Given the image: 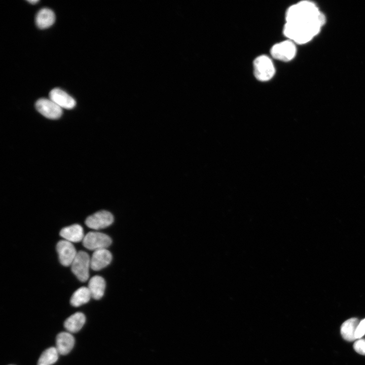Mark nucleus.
I'll return each instance as SVG.
<instances>
[{"label":"nucleus","mask_w":365,"mask_h":365,"mask_svg":"<svg viewBox=\"0 0 365 365\" xmlns=\"http://www.w3.org/2000/svg\"><path fill=\"white\" fill-rule=\"evenodd\" d=\"M325 20L324 15L315 4L308 1H301L287 9L283 34L296 44H304L320 32Z\"/></svg>","instance_id":"obj_1"},{"label":"nucleus","mask_w":365,"mask_h":365,"mask_svg":"<svg viewBox=\"0 0 365 365\" xmlns=\"http://www.w3.org/2000/svg\"><path fill=\"white\" fill-rule=\"evenodd\" d=\"M253 74L255 78L262 82L271 80L275 75V68L272 59L268 56H258L253 62Z\"/></svg>","instance_id":"obj_2"},{"label":"nucleus","mask_w":365,"mask_h":365,"mask_svg":"<svg viewBox=\"0 0 365 365\" xmlns=\"http://www.w3.org/2000/svg\"><path fill=\"white\" fill-rule=\"evenodd\" d=\"M70 266L72 273L80 281L85 282L88 279L91 263L90 257L86 252L78 251Z\"/></svg>","instance_id":"obj_3"},{"label":"nucleus","mask_w":365,"mask_h":365,"mask_svg":"<svg viewBox=\"0 0 365 365\" xmlns=\"http://www.w3.org/2000/svg\"><path fill=\"white\" fill-rule=\"evenodd\" d=\"M296 44L288 39L276 43L271 49V55L274 58L280 61H290L295 58L297 53Z\"/></svg>","instance_id":"obj_4"},{"label":"nucleus","mask_w":365,"mask_h":365,"mask_svg":"<svg viewBox=\"0 0 365 365\" xmlns=\"http://www.w3.org/2000/svg\"><path fill=\"white\" fill-rule=\"evenodd\" d=\"M111 238L106 234L98 232H89L82 241L83 246L88 249L96 250L106 248L112 243Z\"/></svg>","instance_id":"obj_5"},{"label":"nucleus","mask_w":365,"mask_h":365,"mask_svg":"<svg viewBox=\"0 0 365 365\" xmlns=\"http://www.w3.org/2000/svg\"><path fill=\"white\" fill-rule=\"evenodd\" d=\"M36 110L43 116L50 119L59 118L62 114V108L50 98H42L35 102Z\"/></svg>","instance_id":"obj_6"},{"label":"nucleus","mask_w":365,"mask_h":365,"mask_svg":"<svg viewBox=\"0 0 365 365\" xmlns=\"http://www.w3.org/2000/svg\"><path fill=\"white\" fill-rule=\"evenodd\" d=\"M114 222L113 214L106 210H100L89 216L85 221L86 226L94 230H99L110 226Z\"/></svg>","instance_id":"obj_7"},{"label":"nucleus","mask_w":365,"mask_h":365,"mask_svg":"<svg viewBox=\"0 0 365 365\" xmlns=\"http://www.w3.org/2000/svg\"><path fill=\"white\" fill-rule=\"evenodd\" d=\"M56 250L60 263L64 266H70L78 253L72 243L64 239L57 243Z\"/></svg>","instance_id":"obj_8"},{"label":"nucleus","mask_w":365,"mask_h":365,"mask_svg":"<svg viewBox=\"0 0 365 365\" xmlns=\"http://www.w3.org/2000/svg\"><path fill=\"white\" fill-rule=\"evenodd\" d=\"M49 98L61 108L70 110L76 105L75 99L59 88L53 89L49 94Z\"/></svg>","instance_id":"obj_9"},{"label":"nucleus","mask_w":365,"mask_h":365,"mask_svg":"<svg viewBox=\"0 0 365 365\" xmlns=\"http://www.w3.org/2000/svg\"><path fill=\"white\" fill-rule=\"evenodd\" d=\"M112 260L111 252L106 248L95 250L90 258L91 268L100 270L108 265Z\"/></svg>","instance_id":"obj_10"},{"label":"nucleus","mask_w":365,"mask_h":365,"mask_svg":"<svg viewBox=\"0 0 365 365\" xmlns=\"http://www.w3.org/2000/svg\"><path fill=\"white\" fill-rule=\"evenodd\" d=\"M60 236L70 242H79L83 241L85 236L82 227L79 224H74L62 228Z\"/></svg>","instance_id":"obj_11"},{"label":"nucleus","mask_w":365,"mask_h":365,"mask_svg":"<svg viewBox=\"0 0 365 365\" xmlns=\"http://www.w3.org/2000/svg\"><path fill=\"white\" fill-rule=\"evenodd\" d=\"M74 344V337L69 333L61 332L56 337V348L60 354L68 353L72 349Z\"/></svg>","instance_id":"obj_12"},{"label":"nucleus","mask_w":365,"mask_h":365,"mask_svg":"<svg viewBox=\"0 0 365 365\" xmlns=\"http://www.w3.org/2000/svg\"><path fill=\"white\" fill-rule=\"evenodd\" d=\"M55 20L53 11L48 8H43L37 13L35 17L36 26L40 29L47 28L52 26Z\"/></svg>","instance_id":"obj_13"},{"label":"nucleus","mask_w":365,"mask_h":365,"mask_svg":"<svg viewBox=\"0 0 365 365\" xmlns=\"http://www.w3.org/2000/svg\"><path fill=\"white\" fill-rule=\"evenodd\" d=\"M88 288L91 297L95 300H99L104 295L105 288V280L102 277L95 275L89 280Z\"/></svg>","instance_id":"obj_14"},{"label":"nucleus","mask_w":365,"mask_h":365,"mask_svg":"<svg viewBox=\"0 0 365 365\" xmlns=\"http://www.w3.org/2000/svg\"><path fill=\"white\" fill-rule=\"evenodd\" d=\"M86 321L85 315L81 312H76L66 319L64 326L70 333L79 331L84 325Z\"/></svg>","instance_id":"obj_15"},{"label":"nucleus","mask_w":365,"mask_h":365,"mask_svg":"<svg viewBox=\"0 0 365 365\" xmlns=\"http://www.w3.org/2000/svg\"><path fill=\"white\" fill-rule=\"evenodd\" d=\"M356 318H351L345 321L341 327V334L346 341H353L356 339L355 332L359 323Z\"/></svg>","instance_id":"obj_16"},{"label":"nucleus","mask_w":365,"mask_h":365,"mask_svg":"<svg viewBox=\"0 0 365 365\" xmlns=\"http://www.w3.org/2000/svg\"><path fill=\"white\" fill-rule=\"evenodd\" d=\"M91 297L88 287L82 286L74 292L70 299V304L74 307H79L89 302Z\"/></svg>","instance_id":"obj_17"},{"label":"nucleus","mask_w":365,"mask_h":365,"mask_svg":"<svg viewBox=\"0 0 365 365\" xmlns=\"http://www.w3.org/2000/svg\"><path fill=\"white\" fill-rule=\"evenodd\" d=\"M58 352L55 347H50L45 350L40 356L38 365H51L58 359Z\"/></svg>","instance_id":"obj_18"},{"label":"nucleus","mask_w":365,"mask_h":365,"mask_svg":"<svg viewBox=\"0 0 365 365\" xmlns=\"http://www.w3.org/2000/svg\"><path fill=\"white\" fill-rule=\"evenodd\" d=\"M353 348L359 354L365 355V339H359L355 341Z\"/></svg>","instance_id":"obj_19"},{"label":"nucleus","mask_w":365,"mask_h":365,"mask_svg":"<svg viewBox=\"0 0 365 365\" xmlns=\"http://www.w3.org/2000/svg\"><path fill=\"white\" fill-rule=\"evenodd\" d=\"M365 334V318L361 320L356 330L355 338L356 339L361 338Z\"/></svg>","instance_id":"obj_20"},{"label":"nucleus","mask_w":365,"mask_h":365,"mask_svg":"<svg viewBox=\"0 0 365 365\" xmlns=\"http://www.w3.org/2000/svg\"><path fill=\"white\" fill-rule=\"evenodd\" d=\"M28 2L31 4H35L36 3H38L39 2V0H29L27 1Z\"/></svg>","instance_id":"obj_21"}]
</instances>
